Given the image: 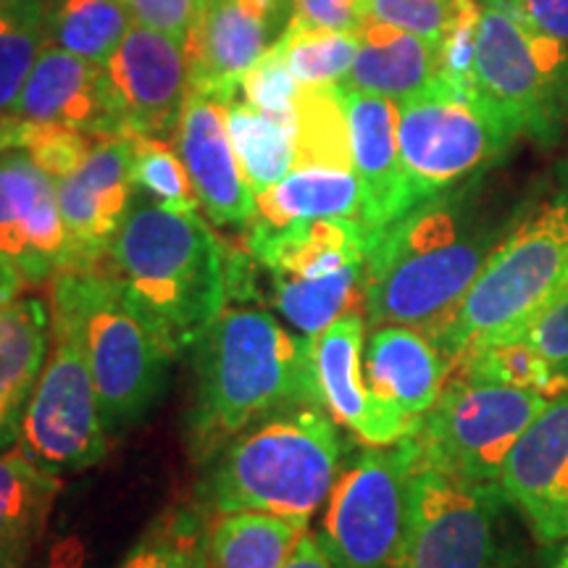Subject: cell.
I'll list each match as a JSON object with an SVG mask.
<instances>
[{"instance_id":"cell-20","label":"cell","mask_w":568,"mask_h":568,"mask_svg":"<svg viewBox=\"0 0 568 568\" xmlns=\"http://www.w3.org/2000/svg\"><path fill=\"white\" fill-rule=\"evenodd\" d=\"M172 142L193 180L205 216L222 230H251L255 195L226 130V101L190 92Z\"/></svg>"},{"instance_id":"cell-16","label":"cell","mask_w":568,"mask_h":568,"mask_svg":"<svg viewBox=\"0 0 568 568\" xmlns=\"http://www.w3.org/2000/svg\"><path fill=\"white\" fill-rule=\"evenodd\" d=\"M0 258L27 287L51 284L67 268L55 182L21 148L0 153Z\"/></svg>"},{"instance_id":"cell-26","label":"cell","mask_w":568,"mask_h":568,"mask_svg":"<svg viewBox=\"0 0 568 568\" xmlns=\"http://www.w3.org/2000/svg\"><path fill=\"white\" fill-rule=\"evenodd\" d=\"M61 481L21 450L0 456V568H24L48 529Z\"/></svg>"},{"instance_id":"cell-54","label":"cell","mask_w":568,"mask_h":568,"mask_svg":"<svg viewBox=\"0 0 568 568\" xmlns=\"http://www.w3.org/2000/svg\"><path fill=\"white\" fill-rule=\"evenodd\" d=\"M203 3H209V0H203Z\"/></svg>"},{"instance_id":"cell-12","label":"cell","mask_w":568,"mask_h":568,"mask_svg":"<svg viewBox=\"0 0 568 568\" xmlns=\"http://www.w3.org/2000/svg\"><path fill=\"white\" fill-rule=\"evenodd\" d=\"M474 84L524 138L550 145L568 124V95L510 0L481 3Z\"/></svg>"},{"instance_id":"cell-10","label":"cell","mask_w":568,"mask_h":568,"mask_svg":"<svg viewBox=\"0 0 568 568\" xmlns=\"http://www.w3.org/2000/svg\"><path fill=\"white\" fill-rule=\"evenodd\" d=\"M550 397L450 374L437 403L406 439L410 456L474 481H497L510 447Z\"/></svg>"},{"instance_id":"cell-43","label":"cell","mask_w":568,"mask_h":568,"mask_svg":"<svg viewBox=\"0 0 568 568\" xmlns=\"http://www.w3.org/2000/svg\"><path fill=\"white\" fill-rule=\"evenodd\" d=\"M368 21V0H293L290 24L358 32Z\"/></svg>"},{"instance_id":"cell-29","label":"cell","mask_w":568,"mask_h":568,"mask_svg":"<svg viewBox=\"0 0 568 568\" xmlns=\"http://www.w3.org/2000/svg\"><path fill=\"white\" fill-rule=\"evenodd\" d=\"M132 24L126 0H45V48H61L101 67Z\"/></svg>"},{"instance_id":"cell-34","label":"cell","mask_w":568,"mask_h":568,"mask_svg":"<svg viewBox=\"0 0 568 568\" xmlns=\"http://www.w3.org/2000/svg\"><path fill=\"white\" fill-rule=\"evenodd\" d=\"M45 51V0H0V113H11Z\"/></svg>"},{"instance_id":"cell-19","label":"cell","mask_w":568,"mask_h":568,"mask_svg":"<svg viewBox=\"0 0 568 568\" xmlns=\"http://www.w3.org/2000/svg\"><path fill=\"white\" fill-rule=\"evenodd\" d=\"M447 376L443 353L414 326H376L364 345L366 389L395 445L435 406Z\"/></svg>"},{"instance_id":"cell-53","label":"cell","mask_w":568,"mask_h":568,"mask_svg":"<svg viewBox=\"0 0 568 568\" xmlns=\"http://www.w3.org/2000/svg\"><path fill=\"white\" fill-rule=\"evenodd\" d=\"M290 6H293V0H290Z\"/></svg>"},{"instance_id":"cell-25","label":"cell","mask_w":568,"mask_h":568,"mask_svg":"<svg viewBox=\"0 0 568 568\" xmlns=\"http://www.w3.org/2000/svg\"><path fill=\"white\" fill-rule=\"evenodd\" d=\"M51 314L38 297H17L0 308V443L17 432L48 361Z\"/></svg>"},{"instance_id":"cell-32","label":"cell","mask_w":568,"mask_h":568,"mask_svg":"<svg viewBox=\"0 0 568 568\" xmlns=\"http://www.w3.org/2000/svg\"><path fill=\"white\" fill-rule=\"evenodd\" d=\"M295 116V166L353 169L343 90L301 88Z\"/></svg>"},{"instance_id":"cell-8","label":"cell","mask_w":568,"mask_h":568,"mask_svg":"<svg viewBox=\"0 0 568 568\" xmlns=\"http://www.w3.org/2000/svg\"><path fill=\"white\" fill-rule=\"evenodd\" d=\"M518 138L477 84L464 88L437 77L424 92L397 103V142L414 205L487 172Z\"/></svg>"},{"instance_id":"cell-14","label":"cell","mask_w":568,"mask_h":568,"mask_svg":"<svg viewBox=\"0 0 568 568\" xmlns=\"http://www.w3.org/2000/svg\"><path fill=\"white\" fill-rule=\"evenodd\" d=\"M126 138L174 140L190 98V63L184 42L132 24L122 45L105 61Z\"/></svg>"},{"instance_id":"cell-44","label":"cell","mask_w":568,"mask_h":568,"mask_svg":"<svg viewBox=\"0 0 568 568\" xmlns=\"http://www.w3.org/2000/svg\"><path fill=\"white\" fill-rule=\"evenodd\" d=\"M134 24L166 32L176 40H187L201 17L203 0H126Z\"/></svg>"},{"instance_id":"cell-39","label":"cell","mask_w":568,"mask_h":568,"mask_svg":"<svg viewBox=\"0 0 568 568\" xmlns=\"http://www.w3.org/2000/svg\"><path fill=\"white\" fill-rule=\"evenodd\" d=\"M568 90V0H510Z\"/></svg>"},{"instance_id":"cell-9","label":"cell","mask_w":568,"mask_h":568,"mask_svg":"<svg viewBox=\"0 0 568 568\" xmlns=\"http://www.w3.org/2000/svg\"><path fill=\"white\" fill-rule=\"evenodd\" d=\"M408 460L403 568H514L524 564L506 531L514 506L497 481L464 479L422 464L410 450Z\"/></svg>"},{"instance_id":"cell-35","label":"cell","mask_w":568,"mask_h":568,"mask_svg":"<svg viewBox=\"0 0 568 568\" xmlns=\"http://www.w3.org/2000/svg\"><path fill=\"white\" fill-rule=\"evenodd\" d=\"M280 48L301 88H337L358 51V32H335L322 27H284Z\"/></svg>"},{"instance_id":"cell-31","label":"cell","mask_w":568,"mask_h":568,"mask_svg":"<svg viewBox=\"0 0 568 568\" xmlns=\"http://www.w3.org/2000/svg\"><path fill=\"white\" fill-rule=\"evenodd\" d=\"M211 518L201 500L166 508L119 568H209Z\"/></svg>"},{"instance_id":"cell-36","label":"cell","mask_w":568,"mask_h":568,"mask_svg":"<svg viewBox=\"0 0 568 568\" xmlns=\"http://www.w3.org/2000/svg\"><path fill=\"white\" fill-rule=\"evenodd\" d=\"M132 140V184L134 193L163 209L197 213L193 180L176 153L174 142L159 138H130Z\"/></svg>"},{"instance_id":"cell-45","label":"cell","mask_w":568,"mask_h":568,"mask_svg":"<svg viewBox=\"0 0 568 568\" xmlns=\"http://www.w3.org/2000/svg\"><path fill=\"white\" fill-rule=\"evenodd\" d=\"M42 568H88V550L77 535L61 537L59 542L48 550Z\"/></svg>"},{"instance_id":"cell-51","label":"cell","mask_w":568,"mask_h":568,"mask_svg":"<svg viewBox=\"0 0 568 568\" xmlns=\"http://www.w3.org/2000/svg\"><path fill=\"white\" fill-rule=\"evenodd\" d=\"M514 568H524V564H518V566H514Z\"/></svg>"},{"instance_id":"cell-21","label":"cell","mask_w":568,"mask_h":568,"mask_svg":"<svg viewBox=\"0 0 568 568\" xmlns=\"http://www.w3.org/2000/svg\"><path fill=\"white\" fill-rule=\"evenodd\" d=\"M11 113L32 124L71 126L98 140L126 138L105 67L61 48L40 53Z\"/></svg>"},{"instance_id":"cell-38","label":"cell","mask_w":568,"mask_h":568,"mask_svg":"<svg viewBox=\"0 0 568 568\" xmlns=\"http://www.w3.org/2000/svg\"><path fill=\"white\" fill-rule=\"evenodd\" d=\"M98 142L101 140L92 138L88 132L71 130V126L30 122V132H27L21 151H27V155L55 182L69 172H74Z\"/></svg>"},{"instance_id":"cell-3","label":"cell","mask_w":568,"mask_h":568,"mask_svg":"<svg viewBox=\"0 0 568 568\" xmlns=\"http://www.w3.org/2000/svg\"><path fill=\"white\" fill-rule=\"evenodd\" d=\"M98 268L174 358L201 343L230 303L226 245L197 213L148 197L126 211Z\"/></svg>"},{"instance_id":"cell-52","label":"cell","mask_w":568,"mask_h":568,"mask_svg":"<svg viewBox=\"0 0 568 568\" xmlns=\"http://www.w3.org/2000/svg\"><path fill=\"white\" fill-rule=\"evenodd\" d=\"M479 3H487V0H479Z\"/></svg>"},{"instance_id":"cell-6","label":"cell","mask_w":568,"mask_h":568,"mask_svg":"<svg viewBox=\"0 0 568 568\" xmlns=\"http://www.w3.org/2000/svg\"><path fill=\"white\" fill-rule=\"evenodd\" d=\"M51 329L69 332L88 358L109 435L138 422L159 400L174 355L132 314L101 268L61 272L51 284Z\"/></svg>"},{"instance_id":"cell-46","label":"cell","mask_w":568,"mask_h":568,"mask_svg":"<svg viewBox=\"0 0 568 568\" xmlns=\"http://www.w3.org/2000/svg\"><path fill=\"white\" fill-rule=\"evenodd\" d=\"M284 568H335L332 566V560L326 558V552L322 550V545H318L316 535H305L297 539L293 556L287 558V564Z\"/></svg>"},{"instance_id":"cell-22","label":"cell","mask_w":568,"mask_h":568,"mask_svg":"<svg viewBox=\"0 0 568 568\" xmlns=\"http://www.w3.org/2000/svg\"><path fill=\"white\" fill-rule=\"evenodd\" d=\"M353 172L361 184V222L368 232L385 230L414 209L397 142V103L366 92H345Z\"/></svg>"},{"instance_id":"cell-49","label":"cell","mask_w":568,"mask_h":568,"mask_svg":"<svg viewBox=\"0 0 568 568\" xmlns=\"http://www.w3.org/2000/svg\"><path fill=\"white\" fill-rule=\"evenodd\" d=\"M535 568H568V537L560 542L542 545Z\"/></svg>"},{"instance_id":"cell-37","label":"cell","mask_w":568,"mask_h":568,"mask_svg":"<svg viewBox=\"0 0 568 568\" xmlns=\"http://www.w3.org/2000/svg\"><path fill=\"white\" fill-rule=\"evenodd\" d=\"M237 95L258 111L268 113V116L282 119V122L295 126L301 84H297L293 71H290V63L284 59L280 42L274 40L266 48V53L245 71V77L240 80Z\"/></svg>"},{"instance_id":"cell-2","label":"cell","mask_w":568,"mask_h":568,"mask_svg":"<svg viewBox=\"0 0 568 568\" xmlns=\"http://www.w3.org/2000/svg\"><path fill=\"white\" fill-rule=\"evenodd\" d=\"M193 351L187 445L197 464H209L234 437L276 410L305 403L324 408L314 343L284 329L264 308L226 305Z\"/></svg>"},{"instance_id":"cell-23","label":"cell","mask_w":568,"mask_h":568,"mask_svg":"<svg viewBox=\"0 0 568 568\" xmlns=\"http://www.w3.org/2000/svg\"><path fill=\"white\" fill-rule=\"evenodd\" d=\"M366 316L347 308L311 339L322 403L332 422L351 429L368 447L395 445L393 435L372 403L364 379Z\"/></svg>"},{"instance_id":"cell-27","label":"cell","mask_w":568,"mask_h":568,"mask_svg":"<svg viewBox=\"0 0 568 568\" xmlns=\"http://www.w3.org/2000/svg\"><path fill=\"white\" fill-rule=\"evenodd\" d=\"M305 219H361V184L353 169L295 166L264 193L255 195V222L280 230Z\"/></svg>"},{"instance_id":"cell-48","label":"cell","mask_w":568,"mask_h":568,"mask_svg":"<svg viewBox=\"0 0 568 568\" xmlns=\"http://www.w3.org/2000/svg\"><path fill=\"white\" fill-rule=\"evenodd\" d=\"M24 287H27V284L17 274V268H11L3 258H0V308H3L6 303L17 301L19 293Z\"/></svg>"},{"instance_id":"cell-17","label":"cell","mask_w":568,"mask_h":568,"mask_svg":"<svg viewBox=\"0 0 568 568\" xmlns=\"http://www.w3.org/2000/svg\"><path fill=\"white\" fill-rule=\"evenodd\" d=\"M497 485L539 548L568 537V389L550 397L516 439Z\"/></svg>"},{"instance_id":"cell-50","label":"cell","mask_w":568,"mask_h":568,"mask_svg":"<svg viewBox=\"0 0 568 568\" xmlns=\"http://www.w3.org/2000/svg\"><path fill=\"white\" fill-rule=\"evenodd\" d=\"M276 3H282L284 9H290V13H293V6H290V0H276Z\"/></svg>"},{"instance_id":"cell-41","label":"cell","mask_w":568,"mask_h":568,"mask_svg":"<svg viewBox=\"0 0 568 568\" xmlns=\"http://www.w3.org/2000/svg\"><path fill=\"white\" fill-rule=\"evenodd\" d=\"M481 3L466 0L437 42L439 77L453 84L474 88V55H477Z\"/></svg>"},{"instance_id":"cell-7","label":"cell","mask_w":568,"mask_h":568,"mask_svg":"<svg viewBox=\"0 0 568 568\" xmlns=\"http://www.w3.org/2000/svg\"><path fill=\"white\" fill-rule=\"evenodd\" d=\"M372 232L361 219H305L280 230H247V251L272 274V303L314 339L361 301Z\"/></svg>"},{"instance_id":"cell-28","label":"cell","mask_w":568,"mask_h":568,"mask_svg":"<svg viewBox=\"0 0 568 568\" xmlns=\"http://www.w3.org/2000/svg\"><path fill=\"white\" fill-rule=\"evenodd\" d=\"M308 521L266 510H230L211 518L209 568H284Z\"/></svg>"},{"instance_id":"cell-18","label":"cell","mask_w":568,"mask_h":568,"mask_svg":"<svg viewBox=\"0 0 568 568\" xmlns=\"http://www.w3.org/2000/svg\"><path fill=\"white\" fill-rule=\"evenodd\" d=\"M290 9L276 0H209L184 40L190 92H205L230 103L240 80L280 38Z\"/></svg>"},{"instance_id":"cell-33","label":"cell","mask_w":568,"mask_h":568,"mask_svg":"<svg viewBox=\"0 0 568 568\" xmlns=\"http://www.w3.org/2000/svg\"><path fill=\"white\" fill-rule=\"evenodd\" d=\"M450 374L474 376V379L495 382V385L531 389V393L545 397H556L568 389L524 329L477 347Z\"/></svg>"},{"instance_id":"cell-24","label":"cell","mask_w":568,"mask_h":568,"mask_svg":"<svg viewBox=\"0 0 568 568\" xmlns=\"http://www.w3.org/2000/svg\"><path fill=\"white\" fill-rule=\"evenodd\" d=\"M437 77V45L400 27L368 19L358 30L353 67L337 88L403 103L424 92Z\"/></svg>"},{"instance_id":"cell-1","label":"cell","mask_w":568,"mask_h":568,"mask_svg":"<svg viewBox=\"0 0 568 568\" xmlns=\"http://www.w3.org/2000/svg\"><path fill=\"white\" fill-rule=\"evenodd\" d=\"M529 193L510 195L477 174L426 197L372 234L361 303L374 326L435 332L508 237Z\"/></svg>"},{"instance_id":"cell-30","label":"cell","mask_w":568,"mask_h":568,"mask_svg":"<svg viewBox=\"0 0 568 568\" xmlns=\"http://www.w3.org/2000/svg\"><path fill=\"white\" fill-rule=\"evenodd\" d=\"M226 130L253 195L264 193L295 169V126L268 116L234 95L226 103Z\"/></svg>"},{"instance_id":"cell-47","label":"cell","mask_w":568,"mask_h":568,"mask_svg":"<svg viewBox=\"0 0 568 568\" xmlns=\"http://www.w3.org/2000/svg\"><path fill=\"white\" fill-rule=\"evenodd\" d=\"M27 132H30V122L13 116V113H0V153L24 148Z\"/></svg>"},{"instance_id":"cell-5","label":"cell","mask_w":568,"mask_h":568,"mask_svg":"<svg viewBox=\"0 0 568 568\" xmlns=\"http://www.w3.org/2000/svg\"><path fill=\"white\" fill-rule=\"evenodd\" d=\"M339 456L343 443L326 408H282L205 464L197 500L211 516L266 510L311 521L335 487Z\"/></svg>"},{"instance_id":"cell-13","label":"cell","mask_w":568,"mask_h":568,"mask_svg":"<svg viewBox=\"0 0 568 568\" xmlns=\"http://www.w3.org/2000/svg\"><path fill=\"white\" fill-rule=\"evenodd\" d=\"M53 351L19 422V450L48 471H80L109 450L101 397L84 351L69 332L51 329Z\"/></svg>"},{"instance_id":"cell-15","label":"cell","mask_w":568,"mask_h":568,"mask_svg":"<svg viewBox=\"0 0 568 568\" xmlns=\"http://www.w3.org/2000/svg\"><path fill=\"white\" fill-rule=\"evenodd\" d=\"M55 197L67 230L63 272L98 268L134 203L132 140L98 142L74 172L55 180Z\"/></svg>"},{"instance_id":"cell-42","label":"cell","mask_w":568,"mask_h":568,"mask_svg":"<svg viewBox=\"0 0 568 568\" xmlns=\"http://www.w3.org/2000/svg\"><path fill=\"white\" fill-rule=\"evenodd\" d=\"M527 337L542 353L558 379L568 387V280L560 284L550 301L524 326Z\"/></svg>"},{"instance_id":"cell-40","label":"cell","mask_w":568,"mask_h":568,"mask_svg":"<svg viewBox=\"0 0 568 568\" xmlns=\"http://www.w3.org/2000/svg\"><path fill=\"white\" fill-rule=\"evenodd\" d=\"M466 0H368V19L400 27L437 45Z\"/></svg>"},{"instance_id":"cell-4","label":"cell","mask_w":568,"mask_h":568,"mask_svg":"<svg viewBox=\"0 0 568 568\" xmlns=\"http://www.w3.org/2000/svg\"><path fill=\"white\" fill-rule=\"evenodd\" d=\"M568 280V159L531 190L527 209L453 314L429 332L447 368L516 335Z\"/></svg>"},{"instance_id":"cell-11","label":"cell","mask_w":568,"mask_h":568,"mask_svg":"<svg viewBox=\"0 0 568 568\" xmlns=\"http://www.w3.org/2000/svg\"><path fill=\"white\" fill-rule=\"evenodd\" d=\"M410 460L406 445L361 450L335 479L318 545L335 568H403Z\"/></svg>"}]
</instances>
